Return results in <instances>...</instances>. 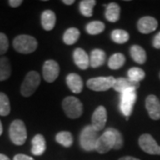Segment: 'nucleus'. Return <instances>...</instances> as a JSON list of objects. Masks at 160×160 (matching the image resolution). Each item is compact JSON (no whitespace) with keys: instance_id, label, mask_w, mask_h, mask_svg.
<instances>
[{"instance_id":"e433bc0d","label":"nucleus","mask_w":160,"mask_h":160,"mask_svg":"<svg viewBox=\"0 0 160 160\" xmlns=\"http://www.w3.org/2000/svg\"><path fill=\"white\" fill-rule=\"evenodd\" d=\"M62 2L63 4H65L67 6H71V5H73L75 3V0H63Z\"/></svg>"},{"instance_id":"c9c22d12","label":"nucleus","mask_w":160,"mask_h":160,"mask_svg":"<svg viewBox=\"0 0 160 160\" xmlns=\"http://www.w3.org/2000/svg\"><path fill=\"white\" fill-rule=\"evenodd\" d=\"M118 160H140L139 158H133V157H130V156H126V157H123Z\"/></svg>"},{"instance_id":"a878e982","label":"nucleus","mask_w":160,"mask_h":160,"mask_svg":"<svg viewBox=\"0 0 160 160\" xmlns=\"http://www.w3.org/2000/svg\"><path fill=\"white\" fill-rule=\"evenodd\" d=\"M96 5L95 0H83L79 4L80 12L86 17H92L93 13V7Z\"/></svg>"},{"instance_id":"f257e3e1","label":"nucleus","mask_w":160,"mask_h":160,"mask_svg":"<svg viewBox=\"0 0 160 160\" xmlns=\"http://www.w3.org/2000/svg\"><path fill=\"white\" fill-rule=\"evenodd\" d=\"M12 46L18 52L29 54L37 50L38 41L35 38L29 35H20L13 39Z\"/></svg>"},{"instance_id":"4be33fe9","label":"nucleus","mask_w":160,"mask_h":160,"mask_svg":"<svg viewBox=\"0 0 160 160\" xmlns=\"http://www.w3.org/2000/svg\"><path fill=\"white\" fill-rule=\"evenodd\" d=\"M80 37V31L77 28H69L63 35V42L68 45L71 46L77 43Z\"/></svg>"},{"instance_id":"bb28decb","label":"nucleus","mask_w":160,"mask_h":160,"mask_svg":"<svg viewBox=\"0 0 160 160\" xmlns=\"http://www.w3.org/2000/svg\"><path fill=\"white\" fill-rule=\"evenodd\" d=\"M111 39L117 44H125L129 40V34L123 29H115L111 32Z\"/></svg>"},{"instance_id":"4468645a","label":"nucleus","mask_w":160,"mask_h":160,"mask_svg":"<svg viewBox=\"0 0 160 160\" xmlns=\"http://www.w3.org/2000/svg\"><path fill=\"white\" fill-rule=\"evenodd\" d=\"M139 86H140V83L138 82H134L129 79L128 78H119L116 79L113 89L115 91L122 93L129 89H137Z\"/></svg>"},{"instance_id":"0eeeda50","label":"nucleus","mask_w":160,"mask_h":160,"mask_svg":"<svg viewBox=\"0 0 160 160\" xmlns=\"http://www.w3.org/2000/svg\"><path fill=\"white\" fill-rule=\"evenodd\" d=\"M136 98H137L136 89H129L121 93L119 108L122 114L126 117V118L131 116L133 105L136 102Z\"/></svg>"},{"instance_id":"aec40b11","label":"nucleus","mask_w":160,"mask_h":160,"mask_svg":"<svg viewBox=\"0 0 160 160\" xmlns=\"http://www.w3.org/2000/svg\"><path fill=\"white\" fill-rule=\"evenodd\" d=\"M105 17L109 22H116L119 20L120 6L116 3H110L106 6Z\"/></svg>"},{"instance_id":"20e7f679","label":"nucleus","mask_w":160,"mask_h":160,"mask_svg":"<svg viewBox=\"0 0 160 160\" xmlns=\"http://www.w3.org/2000/svg\"><path fill=\"white\" fill-rule=\"evenodd\" d=\"M62 109L66 116L71 119L78 118L83 114V104L74 96H68L63 100Z\"/></svg>"},{"instance_id":"f704fd0d","label":"nucleus","mask_w":160,"mask_h":160,"mask_svg":"<svg viewBox=\"0 0 160 160\" xmlns=\"http://www.w3.org/2000/svg\"><path fill=\"white\" fill-rule=\"evenodd\" d=\"M22 0H10V1H8V4L12 7H18L22 4Z\"/></svg>"},{"instance_id":"9b49d317","label":"nucleus","mask_w":160,"mask_h":160,"mask_svg":"<svg viewBox=\"0 0 160 160\" xmlns=\"http://www.w3.org/2000/svg\"><path fill=\"white\" fill-rule=\"evenodd\" d=\"M107 123V109L104 106H99L94 110L93 114L92 116V126L96 130L101 131L105 127Z\"/></svg>"},{"instance_id":"2f4dec72","label":"nucleus","mask_w":160,"mask_h":160,"mask_svg":"<svg viewBox=\"0 0 160 160\" xmlns=\"http://www.w3.org/2000/svg\"><path fill=\"white\" fill-rule=\"evenodd\" d=\"M112 131L114 132L115 136H116V143H115L114 149H121L124 146V139H123V135L118 130H117L116 128L112 127Z\"/></svg>"},{"instance_id":"b1692460","label":"nucleus","mask_w":160,"mask_h":160,"mask_svg":"<svg viewBox=\"0 0 160 160\" xmlns=\"http://www.w3.org/2000/svg\"><path fill=\"white\" fill-rule=\"evenodd\" d=\"M126 62V57L123 53L117 52L111 55L108 62V66L111 69H118Z\"/></svg>"},{"instance_id":"412c9836","label":"nucleus","mask_w":160,"mask_h":160,"mask_svg":"<svg viewBox=\"0 0 160 160\" xmlns=\"http://www.w3.org/2000/svg\"><path fill=\"white\" fill-rule=\"evenodd\" d=\"M130 54H131L132 60L138 64H143L147 60V54H146L145 50L142 46H137V45L131 46Z\"/></svg>"},{"instance_id":"2eb2a0df","label":"nucleus","mask_w":160,"mask_h":160,"mask_svg":"<svg viewBox=\"0 0 160 160\" xmlns=\"http://www.w3.org/2000/svg\"><path fill=\"white\" fill-rule=\"evenodd\" d=\"M73 60L75 64L81 69H87L90 66V58L86 52L82 48L75 49L73 52Z\"/></svg>"},{"instance_id":"dca6fc26","label":"nucleus","mask_w":160,"mask_h":160,"mask_svg":"<svg viewBox=\"0 0 160 160\" xmlns=\"http://www.w3.org/2000/svg\"><path fill=\"white\" fill-rule=\"evenodd\" d=\"M66 83L68 85V87L74 93H80L83 90V80L81 78L79 75L76 73H70L66 78Z\"/></svg>"},{"instance_id":"f03ea898","label":"nucleus","mask_w":160,"mask_h":160,"mask_svg":"<svg viewBox=\"0 0 160 160\" xmlns=\"http://www.w3.org/2000/svg\"><path fill=\"white\" fill-rule=\"evenodd\" d=\"M98 138V131H96L92 125L85 126L80 133L79 141L82 149L86 151L95 150Z\"/></svg>"},{"instance_id":"39448f33","label":"nucleus","mask_w":160,"mask_h":160,"mask_svg":"<svg viewBox=\"0 0 160 160\" xmlns=\"http://www.w3.org/2000/svg\"><path fill=\"white\" fill-rule=\"evenodd\" d=\"M40 75L37 71H29L26 75L21 86V93L24 97L31 96L40 85Z\"/></svg>"},{"instance_id":"c756f323","label":"nucleus","mask_w":160,"mask_h":160,"mask_svg":"<svg viewBox=\"0 0 160 160\" xmlns=\"http://www.w3.org/2000/svg\"><path fill=\"white\" fill-rule=\"evenodd\" d=\"M127 76H128V78L129 79L132 80L134 82H138L140 83L142 80L144 79L145 78V72L144 70L137 67H133L128 70L127 72Z\"/></svg>"},{"instance_id":"f3484780","label":"nucleus","mask_w":160,"mask_h":160,"mask_svg":"<svg viewBox=\"0 0 160 160\" xmlns=\"http://www.w3.org/2000/svg\"><path fill=\"white\" fill-rule=\"evenodd\" d=\"M56 23V15L51 10H46L41 14V24L46 31H50L54 28Z\"/></svg>"},{"instance_id":"4c0bfd02","label":"nucleus","mask_w":160,"mask_h":160,"mask_svg":"<svg viewBox=\"0 0 160 160\" xmlns=\"http://www.w3.org/2000/svg\"><path fill=\"white\" fill-rule=\"evenodd\" d=\"M0 160H10L8 157H6V155L0 154Z\"/></svg>"},{"instance_id":"5701e85b","label":"nucleus","mask_w":160,"mask_h":160,"mask_svg":"<svg viewBox=\"0 0 160 160\" xmlns=\"http://www.w3.org/2000/svg\"><path fill=\"white\" fill-rule=\"evenodd\" d=\"M12 68L8 58H0V81H5L10 78Z\"/></svg>"},{"instance_id":"ddd939ff","label":"nucleus","mask_w":160,"mask_h":160,"mask_svg":"<svg viewBox=\"0 0 160 160\" xmlns=\"http://www.w3.org/2000/svg\"><path fill=\"white\" fill-rule=\"evenodd\" d=\"M158 25V21L154 17L144 16L138 21L137 29L142 34H149L157 29Z\"/></svg>"},{"instance_id":"393cba45","label":"nucleus","mask_w":160,"mask_h":160,"mask_svg":"<svg viewBox=\"0 0 160 160\" xmlns=\"http://www.w3.org/2000/svg\"><path fill=\"white\" fill-rule=\"evenodd\" d=\"M55 140L59 144L66 148L70 147L73 143V136L71 132L68 131L59 132L55 136Z\"/></svg>"},{"instance_id":"f8f14e48","label":"nucleus","mask_w":160,"mask_h":160,"mask_svg":"<svg viewBox=\"0 0 160 160\" xmlns=\"http://www.w3.org/2000/svg\"><path fill=\"white\" fill-rule=\"evenodd\" d=\"M146 109L149 118L153 120L160 119V102L158 98L154 94H150L146 98Z\"/></svg>"},{"instance_id":"a211bd4d","label":"nucleus","mask_w":160,"mask_h":160,"mask_svg":"<svg viewBox=\"0 0 160 160\" xmlns=\"http://www.w3.org/2000/svg\"><path fill=\"white\" fill-rule=\"evenodd\" d=\"M46 149V142L45 137L42 134H37L32 139L31 152L35 156H41L45 153Z\"/></svg>"},{"instance_id":"9d476101","label":"nucleus","mask_w":160,"mask_h":160,"mask_svg":"<svg viewBox=\"0 0 160 160\" xmlns=\"http://www.w3.org/2000/svg\"><path fill=\"white\" fill-rule=\"evenodd\" d=\"M60 73V66L53 60H47L43 66V77L48 83L55 81Z\"/></svg>"},{"instance_id":"6e6552de","label":"nucleus","mask_w":160,"mask_h":160,"mask_svg":"<svg viewBox=\"0 0 160 160\" xmlns=\"http://www.w3.org/2000/svg\"><path fill=\"white\" fill-rule=\"evenodd\" d=\"M115 82L116 79L113 77H98L90 78L86 82V86L92 91L104 92L112 88Z\"/></svg>"},{"instance_id":"423d86ee","label":"nucleus","mask_w":160,"mask_h":160,"mask_svg":"<svg viewBox=\"0 0 160 160\" xmlns=\"http://www.w3.org/2000/svg\"><path fill=\"white\" fill-rule=\"evenodd\" d=\"M116 143V136L114 132L112 131V127L106 129V131L98 138L95 150L100 154H104L109 152L110 149H114Z\"/></svg>"},{"instance_id":"cd10ccee","label":"nucleus","mask_w":160,"mask_h":160,"mask_svg":"<svg viewBox=\"0 0 160 160\" xmlns=\"http://www.w3.org/2000/svg\"><path fill=\"white\" fill-rule=\"evenodd\" d=\"M86 32L90 35H98L101 34L105 29V24L102 22L94 21L89 22L86 27Z\"/></svg>"},{"instance_id":"c85d7f7f","label":"nucleus","mask_w":160,"mask_h":160,"mask_svg":"<svg viewBox=\"0 0 160 160\" xmlns=\"http://www.w3.org/2000/svg\"><path fill=\"white\" fill-rule=\"evenodd\" d=\"M11 111L10 102L7 95L4 92H0V116H7Z\"/></svg>"},{"instance_id":"58836bf2","label":"nucleus","mask_w":160,"mask_h":160,"mask_svg":"<svg viewBox=\"0 0 160 160\" xmlns=\"http://www.w3.org/2000/svg\"><path fill=\"white\" fill-rule=\"evenodd\" d=\"M2 132H3V126H2V123L0 121V135L2 134Z\"/></svg>"},{"instance_id":"1a4fd4ad","label":"nucleus","mask_w":160,"mask_h":160,"mask_svg":"<svg viewBox=\"0 0 160 160\" xmlns=\"http://www.w3.org/2000/svg\"><path fill=\"white\" fill-rule=\"evenodd\" d=\"M139 146L144 152L150 155H160V146L149 133H144L139 138Z\"/></svg>"},{"instance_id":"6ab92c4d","label":"nucleus","mask_w":160,"mask_h":160,"mask_svg":"<svg viewBox=\"0 0 160 160\" xmlns=\"http://www.w3.org/2000/svg\"><path fill=\"white\" fill-rule=\"evenodd\" d=\"M106 61V52L102 49H94L91 52L90 66L92 68H99L102 66Z\"/></svg>"},{"instance_id":"7c9ffc66","label":"nucleus","mask_w":160,"mask_h":160,"mask_svg":"<svg viewBox=\"0 0 160 160\" xmlns=\"http://www.w3.org/2000/svg\"><path fill=\"white\" fill-rule=\"evenodd\" d=\"M9 47V42L6 35L0 32V55L6 53Z\"/></svg>"},{"instance_id":"7ed1b4c3","label":"nucleus","mask_w":160,"mask_h":160,"mask_svg":"<svg viewBox=\"0 0 160 160\" xmlns=\"http://www.w3.org/2000/svg\"><path fill=\"white\" fill-rule=\"evenodd\" d=\"M10 139L15 145H22L27 140V129L24 122L20 119L12 121L9 128Z\"/></svg>"},{"instance_id":"72a5a7b5","label":"nucleus","mask_w":160,"mask_h":160,"mask_svg":"<svg viewBox=\"0 0 160 160\" xmlns=\"http://www.w3.org/2000/svg\"><path fill=\"white\" fill-rule=\"evenodd\" d=\"M13 160H34L31 157H29L27 155L24 154H18L16 156H14Z\"/></svg>"},{"instance_id":"473e14b6","label":"nucleus","mask_w":160,"mask_h":160,"mask_svg":"<svg viewBox=\"0 0 160 160\" xmlns=\"http://www.w3.org/2000/svg\"><path fill=\"white\" fill-rule=\"evenodd\" d=\"M153 46L156 49H160V31L155 36L153 39Z\"/></svg>"}]
</instances>
